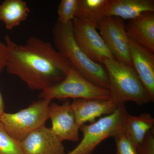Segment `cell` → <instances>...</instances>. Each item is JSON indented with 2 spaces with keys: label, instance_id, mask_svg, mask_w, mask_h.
<instances>
[{
  "label": "cell",
  "instance_id": "1",
  "mask_svg": "<svg viewBox=\"0 0 154 154\" xmlns=\"http://www.w3.org/2000/svg\"><path fill=\"white\" fill-rule=\"evenodd\" d=\"M8 54L6 68L33 91H42L64 79L70 63L48 42L30 36L24 45L5 37Z\"/></svg>",
  "mask_w": 154,
  "mask_h": 154
},
{
  "label": "cell",
  "instance_id": "2",
  "mask_svg": "<svg viewBox=\"0 0 154 154\" xmlns=\"http://www.w3.org/2000/svg\"><path fill=\"white\" fill-rule=\"evenodd\" d=\"M52 33L56 49L73 67L93 85L109 90V79L105 66L91 60L78 46L73 35L72 22L66 25L57 22Z\"/></svg>",
  "mask_w": 154,
  "mask_h": 154
},
{
  "label": "cell",
  "instance_id": "3",
  "mask_svg": "<svg viewBox=\"0 0 154 154\" xmlns=\"http://www.w3.org/2000/svg\"><path fill=\"white\" fill-rule=\"evenodd\" d=\"M103 65L109 79L110 99L119 107L130 101L138 105L151 102L133 67L115 59L106 60Z\"/></svg>",
  "mask_w": 154,
  "mask_h": 154
},
{
  "label": "cell",
  "instance_id": "4",
  "mask_svg": "<svg viewBox=\"0 0 154 154\" xmlns=\"http://www.w3.org/2000/svg\"><path fill=\"white\" fill-rule=\"evenodd\" d=\"M128 111L125 106L118 107L114 113L106 115L80 129L83 138L79 143L68 154H92L99 144L108 137L114 138L124 133L125 119Z\"/></svg>",
  "mask_w": 154,
  "mask_h": 154
},
{
  "label": "cell",
  "instance_id": "5",
  "mask_svg": "<svg viewBox=\"0 0 154 154\" xmlns=\"http://www.w3.org/2000/svg\"><path fill=\"white\" fill-rule=\"evenodd\" d=\"M51 102L40 99L16 113L5 112L0 122L12 137L22 141L33 131L45 126L49 119L48 107Z\"/></svg>",
  "mask_w": 154,
  "mask_h": 154
},
{
  "label": "cell",
  "instance_id": "6",
  "mask_svg": "<svg viewBox=\"0 0 154 154\" xmlns=\"http://www.w3.org/2000/svg\"><path fill=\"white\" fill-rule=\"evenodd\" d=\"M40 99L51 100L71 98L109 99L110 94L106 89L99 88L88 82L72 66L69 69L62 81L41 91Z\"/></svg>",
  "mask_w": 154,
  "mask_h": 154
},
{
  "label": "cell",
  "instance_id": "7",
  "mask_svg": "<svg viewBox=\"0 0 154 154\" xmlns=\"http://www.w3.org/2000/svg\"><path fill=\"white\" fill-rule=\"evenodd\" d=\"M97 29L116 60L132 66L129 37L123 19L116 17H105L99 23Z\"/></svg>",
  "mask_w": 154,
  "mask_h": 154
},
{
  "label": "cell",
  "instance_id": "8",
  "mask_svg": "<svg viewBox=\"0 0 154 154\" xmlns=\"http://www.w3.org/2000/svg\"><path fill=\"white\" fill-rule=\"evenodd\" d=\"M72 24L76 43L91 60L103 65L106 60L115 59L96 27L77 18Z\"/></svg>",
  "mask_w": 154,
  "mask_h": 154
},
{
  "label": "cell",
  "instance_id": "9",
  "mask_svg": "<svg viewBox=\"0 0 154 154\" xmlns=\"http://www.w3.org/2000/svg\"><path fill=\"white\" fill-rule=\"evenodd\" d=\"M48 116L52 123L51 128L61 141L79 140L80 127L77 124L69 101H66L61 105L51 103Z\"/></svg>",
  "mask_w": 154,
  "mask_h": 154
},
{
  "label": "cell",
  "instance_id": "10",
  "mask_svg": "<svg viewBox=\"0 0 154 154\" xmlns=\"http://www.w3.org/2000/svg\"><path fill=\"white\" fill-rule=\"evenodd\" d=\"M20 145L23 154H65L62 142L45 126L28 135Z\"/></svg>",
  "mask_w": 154,
  "mask_h": 154
},
{
  "label": "cell",
  "instance_id": "11",
  "mask_svg": "<svg viewBox=\"0 0 154 154\" xmlns=\"http://www.w3.org/2000/svg\"><path fill=\"white\" fill-rule=\"evenodd\" d=\"M129 46L132 66L147 92L151 102H153L154 53L137 44L130 37Z\"/></svg>",
  "mask_w": 154,
  "mask_h": 154
},
{
  "label": "cell",
  "instance_id": "12",
  "mask_svg": "<svg viewBox=\"0 0 154 154\" xmlns=\"http://www.w3.org/2000/svg\"><path fill=\"white\" fill-rule=\"evenodd\" d=\"M71 106L80 127L87 122H95L101 116L112 114L119 107L111 99H73Z\"/></svg>",
  "mask_w": 154,
  "mask_h": 154
},
{
  "label": "cell",
  "instance_id": "13",
  "mask_svg": "<svg viewBox=\"0 0 154 154\" xmlns=\"http://www.w3.org/2000/svg\"><path fill=\"white\" fill-rule=\"evenodd\" d=\"M125 29L137 44L154 53V12H145L129 20Z\"/></svg>",
  "mask_w": 154,
  "mask_h": 154
},
{
  "label": "cell",
  "instance_id": "14",
  "mask_svg": "<svg viewBox=\"0 0 154 154\" xmlns=\"http://www.w3.org/2000/svg\"><path fill=\"white\" fill-rule=\"evenodd\" d=\"M147 11L154 12V0H108L105 15L131 20Z\"/></svg>",
  "mask_w": 154,
  "mask_h": 154
},
{
  "label": "cell",
  "instance_id": "15",
  "mask_svg": "<svg viewBox=\"0 0 154 154\" xmlns=\"http://www.w3.org/2000/svg\"><path fill=\"white\" fill-rule=\"evenodd\" d=\"M154 125V119L150 113H142L134 116L128 112L125 119L123 134L137 148Z\"/></svg>",
  "mask_w": 154,
  "mask_h": 154
},
{
  "label": "cell",
  "instance_id": "16",
  "mask_svg": "<svg viewBox=\"0 0 154 154\" xmlns=\"http://www.w3.org/2000/svg\"><path fill=\"white\" fill-rule=\"evenodd\" d=\"M30 10L22 0H5L0 4V20L8 30H12L24 22Z\"/></svg>",
  "mask_w": 154,
  "mask_h": 154
},
{
  "label": "cell",
  "instance_id": "17",
  "mask_svg": "<svg viewBox=\"0 0 154 154\" xmlns=\"http://www.w3.org/2000/svg\"><path fill=\"white\" fill-rule=\"evenodd\" d=\"M108 0H78L75 18L93 25H98L105 17Z\"/></svg>",
  "mask_w": 154,
  "mask_h": 154
},
{
  "label": "cell",
  "instance_id": "18",
  "mask_svg": "<svg viewBox=\"0 0 154 154\" xmlns=\"http://www.w3.org/2000/svg\"><path fill=\"white\" fill-rule=\"evenodd\" d=\"M0 154H23L20 142L7 132L0 122Z\"/></svg>",
  "mask_w": 154,
  "mask_h": 154
},
{
  "label": "cell",
  "instance_id": "19",
  "mask_svg": "<svg viewBox=\"0 0 154 154\" xmlns=\"http://www.w3.org/2000/svg\"><path fill=\"white\" fill-rule=\"evenodd\" d=\"M78 0H62L57 10V22L66 25L75 18Z\"/></svg>",
  "mask_w": 154,
  "mask_h": 154
},
{
  "label": "cell",
  "instance_id": "20",
  "mask_svg": "<svg viewBox=\"0 0 154 154\" xmlns=\"http://www.w3.org/2000/svg\"><path fill=\"white\" fill-rule=\"evenodd\" d=\"M114 138L116 147V154H137L136 148L124 134L119 135Z\"/></svg>",
  "mask_w": 154,
  "mask_h": 154
},
{
  "label": "cell",
  "instance_id": "21",
  "mask_svg": "<svg viewBox=\"0 0 154 154\" xmlns=\"http://www.w3.org/2000/svg\"><path fill=\"white\" fill-rule=\"evenodd\" d=\"M137 154H154V134L152 130L148 131L143 141L136 148Z\"/></svg>",
  "mask_w": 154,
  "mask_h": 154
},
{
  "label": "cell",
  "instance_id": "22",
  "mask_svg": "<svg viewBox=\"0 0 154 154\" xmlns=\"http://www.w3.org/2000/svg\"><path fill=\"white\" fill-rule=\"evenodd\" d=\"M8 50L5 43L0 42V75L6 67Z\"/></svg>",
  "mask_w": 154,
  "mask_h": 154
},
{
  "label": "cell",
  "instance_id": "23",
  "mask_svg": "<svg viewBox=\"0 0 154 154\" xmlns=\"http://www.w3.org/2000/svg\"><path fill=\"white\" fill-rule=\"evenodd\" d=\"M5 112V102L2 94L0 92V118Z\"/></svg>",
  "mask_w": 154,
  "mask_h": 154
}]
</instances>
